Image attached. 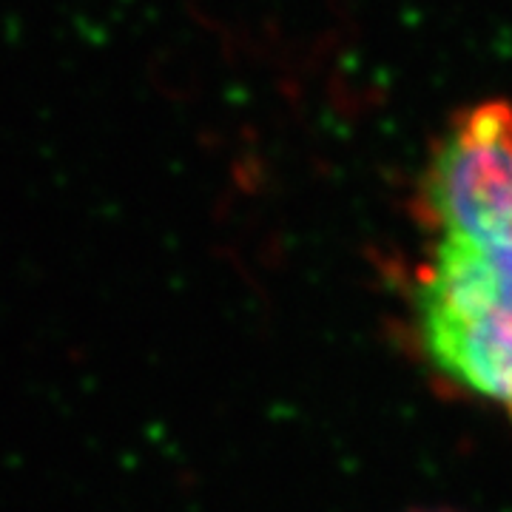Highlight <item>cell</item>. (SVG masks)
Instances as JSON below:
<instances>
[{
  "label": "cell",
  "instance_id": "obj_1",
  "mask_svg": "<svg viewBox=\"0 0 512 512\" xmlns=\"http://www.w3.org/2000/svg\"><path fill=\"white\" fill-rule=\"evenodd\" d=\"M413 214L410 322L424 362L512 421V103L481 100L433 146Z\"/></svg>",
  "mask_w": 512,
  "mask_h": 512
}]
</instances>
